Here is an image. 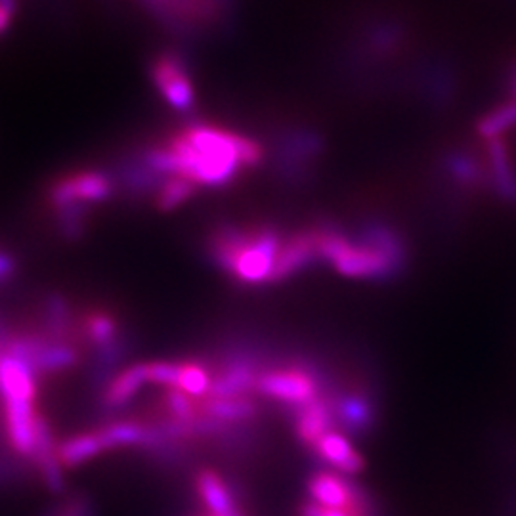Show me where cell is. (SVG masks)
<instances>
[{
    "label": "cell",
    "mask_w": 516,
    "mask_h": 516,
    "mask_svg": "<svg viewBox=\"0 0 516 516\" xmlns=\"http://www.w3.org/2000/svg\"><path fill=\"white\" fill-rule=\"evenodd\" d=\"M194 490L207 515L234 516L241 513V497L236 486L226 482L215 469H199L195 473Z\"/></svg>",
    "instance_id": "9"
},
{
    "label": "cell",
    "mask_w": 516,
    "mask_h": 516,
    "mask_svg": "<svg viewBox=\"0 0 516 516\" xmlns=\"http://www.w3.org/2000/svg\"><path fill=\"white\" fill-rule=\"evenodd\" d=\"M197 411L203 417L215 419L220 423L228 425H247L255 423L258 417L257 402L253 396H243V398H211L205 396L197 400Z\"/></svg>",
    "instance_id": "13"
},
{
    "label": "cell",
    "mask_w": 516,
    "mask_h": 516,
    "mask_svg": "<svg viewBox=\"0 0 516 516\" xmlns=\"http://www.w3.org/2000/svg\"><path fill=\"white\" fill-rule=\"evenodd\" d=\"M329 390V379L310 360L268 364L258 375L255 394L289 411H299Z\"/></svg>",
    "instance_id": "3"
},
{
    "label": "cell",
    "mask_w": 516,
    "mask_h": 516,
    "mask_svg": "<svg viewBox=\"0 0 516 516\" xmlns=\"http://www.w3.org/2000/svg\"><path fill=\"white\" fill-rule=\"evenodd\" d=\"M306 490L310 501L327 509L348 511L354 501L356 480L352 476H344L329 469H320L308 478Z\"/></svg>",
    "instance_id": "11"
},
{
    "label": "cell",
    "mask_w": 516,
    "mask_h": 516,
    "mask_svg": "<svg viewBox=\"0 0 516 516\" xmlns=\"http://www.w3.org/2000/svg\"><path fill=\"white\" fill-rule=\"evenodd\" d=\"M283 234L272 224H234L215 226L207 241V255L226 276L239 285H268L274 278L276 258Z\"/></svg>",
    "instance_id": "2"
},
{
    "label": "cell",
    "mask_w": 516,
    "mask_h": 516,
    "mask_svg": "<svg viewBox=\"0 0 516 516\" xmlns=\"http://www.w3.org/2000/svg\"><path fill=\"white\" fill-rule=\"evenodd\" d=\"M234 516H243V513H237V515Z\"/></svg>",
    "instance_id": "20"
},
{
    "label": "cell",
    "mask_w": 516,
    "mask_h": 516,
    "mask_svg": "<svg viewBox=\"0 0 516 516\" xmlns=\"http://www.w3.org/2000/svg\"><path fill=\"white\" fill-rule=\"evenodd\" d=\"M310 452H314V455L320 459V463L329 471H335L344 476L354 478L366 469V459L354 448L350 438L341 430H329Z\"/></svg>",
    "instance_id": "10"
},
{
    "label": "cell",
    "mask_w": 516,
    "mask_h": 516,
    "mask_svg": "<svg viewBox=\"0 0 516 516\" xmlns=\"http://www.w3.org/2000/svg\"><path fill=\"white\" fill-rule=\"evenodd\" d=\"M316 262H320V255L314 226L297 230L291 236L283 237L272 283L291 280L297 274H301L302 270L314 266Z\"/></svg>",
    "instance_id": "8"
},
{
    "label": "cell",
    "mask_w": 516,
    "mask_h": 516,
    "mask_svg": "<svg viewBox=\"0 0 516 516\" xmlns=\"http://www.w3.org/2000/svg\"><path fill=\"white\" fill-rule=\"evenodd\" d=\"M513 125H516V106H507V108L497 109L494 113L486 115L478 125V132L484 138L494 140L495 136H499L503 130L509 129Z\"/></svg>",
    "instance_id": "18"
},
{
    "label": "cell",
    "mask_w": 516,
    "mask_h": 516,
    "mask_svg": "<svg viewBox=\"0 0 516 516\" xmlns=\"http://www.w3.org/2000/svg\"><path fill=\"white\" fill-rule=\"evenodd\" d=\"M327 392L293 413L295 436L306 450H312L322 436H325L329 430L335 429V417H333V408Z\"/></svg>",
    "instance_id": "12"
},
{
    "label": "cell",
    "mask_w": 516,
    "mask_h": 516,
    "mask_svg": "<svg viewBox=\"0 0 516 516\" xmlns=\"http://www.w3.org/2000/svg\"><path fill=\"white\" fill-rule=\"evenodd\" d=\"M329 400L335 417V429L348 438H364L375 429L377 408L371 392L360 385L344 388H329Z\"/></svg>",
    "instance_id": "6"
},
{
    "label": "cell",
    "mask_w": 516,
    "mask_h": 516,
    "mask_svg": "<svg viewBox=\"0 0 516 516\" xmlns=\"http://www.w3.org/2000/svg\"><path fill=\"white\" fill-rule=\"evenodd\" d=\"M211 381H213V369L207 366V362H201V360L178 362L176 388L184 390L186 394L194 396L197 400L205 398L211 390Z\"/></svg>",
    "instance_id": "16"
},
{
    "label": "cell",
    "mask_w": 516,
    "mask_h": 516,
    "mask_svg": "<svg viewBox=\"0 0 516 516\" xmlns=\"http://www.w3.org/2000/svg\"><path fill=\"white\" fill-rule=\"evenodd\" d=\"M299 516H350L346 511H339V509H327L322 507L314 501H306L302 503L299 509Z\"/></svg>",
    "instance_id": "19"
},
{
    "label": "cell",
    "mask_w": 516,
    "mask_h": 516,
    "mask_svg": "<svg viewBox=\"0 0 516 516\" xmlns=\"http://www.w3.org/2000/svg\"><path fill=\"white\" fill-rule=\"evenodd\" d=\"M266 159L262 144L234 130L190 125L155 150V165L165 176H184L199 188H226L243 171Z\"/></svg>",
    "instance_id": "1"
},
{
    "label": "cell",
    "mask_w": 516,
    "mask_h": 516,
    "mask_svg": "<svg viewBox=\"0 0 516 516\" xmlns=\"http://www.w3.org/2000/svg\"><path fill=\"white\" fill-rule=\"evenodd\" d=\"M268 366L257 348L251 344L228 346L213 369L211 398H243L253 396L257 388L258 375Z\"/></svg>",
    "instance_id": "4"
},
{
    "label": "cell",
    "mask_w": 516,
    "mask_h": 516,
    "mask_svg": "<svg viewBox=\"0 0 516 516\" xmlns=\"http://www.w3.org/2000/svg\"><path fill=\"white\" fill-rule=\"evenodd\" d=\"M490 163L495 190L505 201L516 203V174L505 146L497 140L490 144Z\"/></svg>",
    "instance_id": "15"
},
{
    "label": "cell",
    "mask_w": 516,
    "mask_h": 516,
    "mask_svg": "<svg viewBox=\"0 0 516 516\" xmlns=\"http://www.w3.org/2000/svg\"><path fill=\"white\" fill-rule=\"evenodd\" d=\"M323 140L310 129L285 130L276 146V169L287 184H302L322 155Z\"/></svg>",
    "instance_id": "5"
},
{
    "label": "cell",
    "mask_w": 516,
    "mask_h": 516,
    "mask_svg": "<svg viewBox=\"0 0 516 516\" xmlns=\"http://www.w3.org/2000/svg\"><path fill=\"white\" fill-rule=\"evenodd\" d=\"M151 79L159 88L161 96L176 111L190 113L194 109L195 92L190 69L178 54H161L151 65Z\"/></svg>",
    "instance_id": "7"
},
{
    "label": "cell",
    "mask_w": 516,
    "mask_h": 516,
    "mask_svg": "<svg viewBox=\"0 0 516 516\" xmlns=\"http://www.w3.org/2000/svg\"><path fill=\"white\" fill-rule=\"evenodd\" d=\"M446 171L452 176L453 182L459 184V186H465V188H473L478 186L482 182V176H480V167L478 163L474 161L473 157L461 153V151H453L446 161Z\"/></svg>",
    "instance_id": "17"
},
{
    "label": "cell",
    "mask_w": 516,
    "mask_h": 516,
    "mask_svg": "<svg viewBox=\"0 0 516 516\" xmlns=\"http://www.w3.org/2000/svg\"><path fill=\"white\" fill-rule=\"evenodd\" d=\"M199 192V186L184 176H169L159 186L157 194L153 195V203L157 211L171 213L178 207L186 205L195 194Z\"/></svg>",
    "instance_id": "14"
}]
</instances>
